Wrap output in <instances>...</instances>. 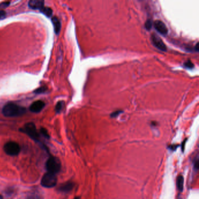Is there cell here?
Masks as SVG:
<instances>
[{"label":"cell","mask_w":199,"mask_h":199,"mask_svg":"<svg viewBox=\"0 0 199 199\" xmlns=\"http://www.w3.org/2000/svg\"><path fill=\"white\" fill-rule=\"evenodd\" d=\"M4 150L5 153L10 156H17L21 151L19 145L14 141H9L4 146Z\"/></svg>","instance_id":"obj_5"},{"label":"cell","mask_w":199,"mask_h":199,"mask_svg":"<svg viewBox=\"0 0 199 199\" xmlns=\"http://www.w3.org/2000/svg\"><path fill=\"white\" fill-rule=\"evenodd\" d=\"M45 106V104L42 100H37L34 102L30 106L29 110L33 113H39L42 110Z\"/></svg>","instance_id":"obj_8"},{"label":"cell","mask_w":199,"mask_h":199,"mask_svg":"<svg viewBox=\"0 0 199 199\" xmlns=\"http://www.w3.org/2000/svg\"><path fill=\"white\" fill-rule=\"evenodd\" d=\"M57 178L56 175L47 172L43 176L41 180L42 186L46 188H51L55 186L57 184Z\"/></svg>","instance_id":"obj_4"},{"label":"cell","mask_w":199,"mask_h":199,"mask_svg":"<svg viewBox=\"0 0 199 199\" xmlns=\"http://www.w3.org/2000/svg\"><path fill=\"white\" fill-rule=\"evenodd\" d=\"M51 22H52V24L53 25L55 33H56V34L58 35V33H60V30H61V23H60V22L59 21L58 18L56 17L52 18Z\"/></svg>","instance_id":"obj_12"},{"label":"cell","mask_w":199,"mask_h":199,"mask_svg":"<svg viewBox=\"0 0 199 199\" xmlns=\"http://www.w3.org/2000/svg\"><path fill=\"white\" fill-rule=\"evenodd\" d=\"M2 112L6 117H13L22 116L26 112V109L18 105L9 102L3 107Z\"/></svg>","instance_id":"obj_1"},{"label":"cell","mask_w":199,"mask_h":199,"mask_svg":"<svg viewBox=\"0 0 199 199\" xmlns=\"http://www.w3.org/2000/svg\"><path fill=\"white\" fill-rule=\"evenodd\" d=\"M74 199H79V197H75V198Z\"/></svg>","instance_id":"obj_25"},{"label":"cell","mask_w":199,"mask_h":199,"mask_svg":"<svg viewBox=\"0 0 199 199\" xmlns=\"http://www.w3.org/2000/svg\"><path fill=\"white\" fill-rule=\"evenodd\" d=\"M26 199H44V197L41 191L35 189L29 192Z\"/></svg>","instance_id":"obj_11"},{"label":"cell","mask_w":199,"mask_h":199,"mask_svg":"<svg viewBox=\"0 0 199 199\" xmlns=\"http://www.w3.org/2000/svg\"><path fill=\"white\" fill-rule=\"evenodd\" d=\"M183 184H184V178L182 175H179L177 178L176 180V185L179 191L180 192L182 191L183 190Z\"/></svg>","instance_id":"obj_13"},{"label":"cell","mask_w":199,"mask_h":199,"mask_svg":"<svg viewBox=\"0 0 199 199\" xmlns=\"http://www.w3.org/2000/svg\"><path fill=\"white\" fill-rule=\"evenodd\" d=\"M10 4V2H4L1 4H0V8H5L6 7H7L9 6V5Z\"/></svg>","instance_id":"obj_22"},{"label":"cell","mask_w":199,"mask_h":199,"mask_svg":"<svg viewBox=\"0 0 199 199\" xmlns=\"http://www.w3.org/2000/svg\"><path fill=\"white\" fill-rule=\"evenodd\" d=\"M21 131L27 134L33 140L36 141H39V133L37 132L35 125L32 122L26 123L24 129H21Z\"/></svg>","instance_id":"obj_3"},{"label":"cell","mask_w":199,"mask_h":199,"mask_svg":"<svg viewBox=\"0 0 199 199\" xmlns=\"http://www.w3.org/2000/svg\"><path fill=\"white\" fill-rule=\"evenodd\" d=\"M47 88L46 86H42L41 87L39 88L36 89L35 91H34V93L36 94H41L47 91Z\"/></svg>","instance_id":"obj_16"},{"label":"cell","mask_w":199,"mask_h":199,"mask_svg":"<svg viewBox=\"0 0 199 199\" xmlns=\"http://www.w3.org/2000/svg\"><path fill=\"white\" fill-rule=\"evenodd\" d=\"M122 112H123L121 111V110H117V111H116V112H114L113 113H112L110 116H111L112 117H116L117 116H118V115H119L121 113H122Z\"/></svg>","instance_id":"obj_23"},{"label":"cell","mask_w":199,"mask_h":199,"mask_svg":"<svg viewBox=\"0 0 199 199\" xmlns=\"http://www.w3.org/2000/svg\"><path fill=\"white\" fill-rule=\"evenodd\" d=\"M45 2L42 0H31L28 3L29 7L33 9L41 10L44 7Z\"/></svg>","instance_id":"obj_10"},{"label":"cell","mask_w":199,"mask_h":199,"mask_svg":"<svg viewBox=\"0 0 199 199\" xmlns=\"http://www.w3.org/2000/svg\"><path fill=\"white\" fill-rule=\"evenodd\" d=\"M151 40L153 45L158 48L159 50L166 51L167 50L165 44L162 41V39L155 34L151 35Z\"/></svg>","instance_id":"obj_6"},{"label":"cell","mask_w":199,"mask_h":199,"mask_svg":"<svg viewBox=\"0 0 199 199\" xmlns=\"http://www.w3.org/2000/svg\"><path fill=\"white\" fill-rule=\"evenodd\" d=\"M153 24V21H151V20H150V19H148L147 21H146V22H145V28H146L147 30H149L150 29L152 28Z\"/></svg>","instance_id":"obj_17"},{"label":"cell","mask_w":199,"mask_h":199,"mask_svg":"<svg viewBox=\"0 0 199 199\" xmlns=\"http://www.w3.org/2000/svg\"><path fill=\"white\" fill-rule=\"evenodd\" d=\"M41 13H43L46 17H50L52 15L53 13V10L49 7H43L40 10Z\"/></svg>","instance_id":"obj_14"},{"label":"cell","mask_w":199,"mask_h":199,"mask_svg":"<svg viewBox=\"0 0 199 199\" xmlns=\"http://www.w3.org/2000/svg\"><path fill=\"white\" fill-rule=\"evenodd\" d=\"M74 183L72 182H67L61 185L58 188V191L62 193H68L73 189Z\"/></svg>","instance_id":"obj_9"},{"label":"cell","mask_w":199,"mask_h":199,"mask_svg":"<svg viewBox=\"0 0 199 199\" xmlns=\"http://www.w3.org/2000/svg\"><path fill=\"white\" fill-rule=\"evenodd\" d=\"M199 157H198V155H197L195 159V161H194V168H195V170H196V171H197V170L199 169Z\"/></svg>","instance_id":"obj_18"},{"label":"cell","mask_w":199,"mask_h":199,"mask_svg":"<svg viewBox=\"0 0 199 199\" xmlns=\"http://www.w3.org/2000/svg\"><path fill=\"white\" fill-rule=\"evenodd\" d=\"M6 17V13L4 10L0 9V20H2L4 19Z\"/></svg>","instance_id":"obj_21"},{"label":"cell","mask_w":199,"mask_h":199,"mask_svg":"<svg viewBox=\"0 0 199 199\" xmlns=\"http://www.w3.org/2000/svg\"><path fill=\"white\" fill-rule=\"evenodd\" d=\"M64 106V102H62V101L58 102V103L56 105V108H55L56 112H57V113H60L62 110Z\"/></svg>","instance_id":"obj_15"},{"label":"cell","mask_w":199,"mask_h":199,"mask_svg":"<svg viewBox=\"0 0 199 199\" xmlns=\"http://www.w3.org/2000/svg\"><path fill=\"white\" fill-rule=\"evenodd\" d=\"M46 168L48 172L56 175L61 170L62 164L58 158L50 157L46 161Z\"/></svg>","instance_id":"obj_2"},{"label":"cell","mask_w":199,"mask_h":199,"mask_svg":"<svg viewBox=\"0 0 199 199\" xmlns=\"http://www.w3.org/2000/svg\"><path fill=\"white\" fill-rule=\"evenodd\" d=\"M0 199H3V196H1V195H0Z\"/></svg>","instance_id":"obj_24"},{"label":"cell","mask_w":199,"mask_h":199,"mask_svg":"<svg viewBox=\"0 0 199 199\" xmlns=\"http://www.w3.org/2000/svg\"><path fill=\"white\" fill-rule=\"evenodd\" d=\"M40 133H42V135L46 138H49V135L47 132V130L45 128H41L40 129Z\"/></svg>","instance_id":"obj_20"},{"label":"cell","mask_w":199,"mask_h":199,"mask_svg":"<svg viewBox=\"0 0 199 199\" xmlns=\"http://www.w3.org/2000/svg\"><path fill=\"white\" fill-rule=\"evenodd\" d=\"M184 66H185V67H186V68H189V69H191V68H193L194 67V65H193V64L191 62V60H188L186 62H185V63H184Z\"/></svg>","instance_id":"obj_19"},{"label":"cell","mask_w":199,"mask_h":199,"mask_svg":"<svg viewBox=\"0 0 199 199\" xmlns=\"http://www.w3.org/2000/svg\"><path fill=\"white\" fill-rule=\"evenodd\" d=\"M153 26L155 29L162 35H166L168 32V30L165 24L160 20H156L153 22Z\"/></svg>","instance_id":"obj_7"}]
</instances>
